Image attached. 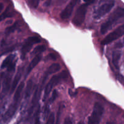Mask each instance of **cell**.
<instances>
[{"label": "cell", "instance_id": "7a4b0ae2", "mask_svg": "<svg viewBox=\"0 0 124 124\" xmlns=\"http://www.w3.org/2000/svg\"><path fill=\"white\" fill-rule=\"evenodd\" d=\"M115 6L114 0H101L98 6L94 10L93 17L94 19H99L111 11Z\"/></svg>", "mask_w": 124, "mask_h": 124}, {"label": "cell", "instance_id": "cb8c5ba5", "mask_svg": "<svg viewBox=\"0 0 124 124\" xmlns=\"http://www.w3.org/2000/svg\"><path fill=\"white\" fill-rule=\"evenodd\" d=\"M61 115V110L59 108V110H58V115H57V120H56V124H59V121H60Z\"/></svg>", "mask_w": 124, "mask_h": 124}, {"label": "cell", "instance_id": "d4e9b609", "mask_svg": "<svg viewBox=\"0 0 124 124\" xmlns=\"http://www.w3.org/2000/svg\"><path fill=\"white\" fill-rule=\"evenodd\" d=\"M73 124V122L71 120V119L69 118V117H67V118L65 119V121H64V124Z\"/></svg>", "mask_w": 124, "mask_h": 124}, {"label": "cell", "instance_id": "277c9868", "mask_svg": "<svg viewBox=\"0 0 124 124\" xmlns=\"http://www.w3.org/2000/svg\"><path fill=\"white\" fill-rule=\"evenodd\" d=\"M104 113V107L99 103L96 102L93 107L92 115L88 119V124H99Z\"/></svg>", "mask_w": 124, "mask_h": 124}, {"label": "cell", "instance_id": "52a82bcc", "mask_svg": "<svg viewBox=\"0 0 124 124\" xmlns=\"http://www.w3.org/2000/svg\"><path fill=\"white\" fill-rule=\"evenodd\" d=\"M41 42L39 38L37 36H30L27 38L24 41L21 48V54L22 56H25V54L30 52L31 47L36 44H38Z\"/></svg>", "mask_w": 124, "mask_h": 124}, {"label": "cell", "instance_id": "6da1fadb", "mask_svg": "<svg viewBox=\"0 0 124 124\" xmlns=\"http://www.w3.org/2000/svg\"><path fill=\"white\" fill-rule=\"evenodd\" d=\"M123 18H124V8L117 7L108 17L107 20L101 25V33L103 35L107 33L120 19Z\"/></svg>", "mask_w": 124, "mask_h": 124}, {"label": "cell", "instance_id": "ac0fdd59", "mask_svg": "<svg viewBox=\"0 0 124 124\" xmlns=\"http://www.w3.org/2000/svg\"><path fill=\"white\" fill-rule=\"evenodd\" d=\"M46 46H44V45L38 46L34 48L33 50L32 53L33 54H35V55H38V54H39L40 53L44 52V51L46 50Z\"/></svg>", "mask_w": 124, "mask_h": 124}, {"label": "cell", "instance_id": "7c38bea8", "mask_svg": "<svg viewBox=\"0 0 124 124\" xmlns=\"http://www.w3.org/2000/svg\"><path fill=\"white\" fill-rule=\"evenodd\" d=\"M41 59V56L40 54L36 55V56L31 60L29 65H28L27 69L26 70V76H27L29 73L31 71V70L39 63Z\"/></svg>", "mask_w": 124, "mask_h": 124}, {"label": "cell", "instance_id": "484cf974", "mask_svg": "<svg viewBox=\"0 0 124 124\" xmlns=\"http://www.w3.org/2000/svg\"><path fill=\"white\" fill-rule=\"evenodd\" d=\"M3 8H4V4L2 3H1V2H0V13L2 12Z\"/></svg>", "mask_w": 124, "mask_h": 124}, {"label": "cell", "instance_id": "4316f807", "mask_svg": "<svg viewBox=\"0 0 124 124\" xmlns=\"http://www.w3.org/2000/svg\"><path fill=\"white\" fill-rule=\"evenodd\" d=\"M84 1L85 3H87V4H89L90 3H91V2L93 1V0H84Z\"/></svg>", "mask_w": 124, "mask_h": 124}, {"label": "cell", "instance_id": "30bf717a", "mask_svg": "<svg viewBox=\"0 0 124 124\" xmlns=\"http://www.w3.org/2000/svg\"><path fill=\"white\" fill-rule=\"evenodd\" d=\"M15 56L14 54H10L8 55L2 62L1 64V69L7 68V70L9 72L13 71L15 68Z\"/></svg>", "mask_w": 124, "mask_h": 124}, {"label": "cell", "instance_id": "8992f818", "mask_svg": "<svg viewBox=\"0 0 124 124\" xmlns=\"http://www.w3.org/2000/svg\"><path fill=\"white\" fill-rule=\"evenodd\" d=\"M124 35V24L120 25L112 32L110 33L101 42L102 45H107Z\"/></svg>", "mask_w": 124, "mask_h": 124}, {"label": "cell", "instance_id": "8fae6325", "mask_svg": "<svg viewBox=\"0 0 124 124\" xmlns=\"http://www.w3.org/2000/svg\"><path fill=\"white\" fill-rule=\"evenodd\" d=\"M61 69V66L58 63H54V64H52L48 68L47 70H46V73L44 74V79L43 82H42V84H44L46 81V79L48 77V76H50V75H52L53 73H57L58 71H59V70Z\"/></svg>", "mask_w": 124, "mask_h": 124}, {"label": "cell", "instance_id": "5bb4252c", "mask_svg": "<svg viewBox=\"0 0 124 124\" xmlns=\"http://www.w3.org/2000/svg\"><path fill=\"white\" fill-rule=\"evenodd\" d=\"M11 83V76L10 75H7L5 76L4 79L2 82V93H6L9 90L10 87Z\"/></svg>", "mask_w": 124, "mask_h": 124}, {"label": "cell", "instance_id": "d6986e66", "mask_svg": "<svg viewBox=\"0 0 124 124\" xmlns=\"http://www.w3.org/2000/svg\"><path fill=\"white\" fill-rule=\"evenodd\" d=\"M18 23H15L13 25H12V26L8 27H7V29H6V30H5V33H6V35H9V34L13 32V31H14L15 30L18 28Z\"/></svg>", "mask_w": 124, "mask_h": 124}, {"label": "cell", "instance_id": "2e32d148", "mask_svg": "<svg viewBox=\"0 0 124 124\" xmlns=\"http://www.w3.org/2000/svg\"><path fill=\"white\" fill-rule=\"evenodd\" d=\"M121 52L119 51L114 52L113 53V63L116 68H118L119 62L120 59H121Z\"/></svg>", "mask_w": 124, "mask_h": 124}, {"label": "cell", "instance_id": "44dd1931", "mask_svg": "<svg viewBox=\"0 0 124 124\" xmlns=\"http://www.w3.org/2000/svg\"><path fill=\"white\" fill-rule=\"evenodd\" d=\"M41 0H28V4L32 8H36Z\"/></svg>", "mask_w": 124, "mask_h": 124}, {"label": "cell", "instance_id": "3957f363", "mask_svg": "<svg viewBox=\"0 0 124 124\" xmlns=\"http://www.w3.org/2000/svg\"><path fill=\"white\" fill-rule=\"evenodd\" d=\"M69 76V74L68 72L65 70L62 71V72L59 73V74L56 75H54V76L51 78L48 83L46 85V88H45L44 93V97H43V100L46 101V99L48 98V96H49L50 93L52 91L53 88L57 84L61 82L63 80L67 79Z\"/></svg>", "mask_w": 124, "mask_h": 124}, {"label": "cell", "instance_id": "5b68a950", "mask_svg": "<svg viewBox=\"0 0 124 124\" xmlns=\"http://www.w3.org/2000/svg\"><path fill=\"white\" fill-rule=\"evenodd\" d=\"M88 4L85 3L80 6L78 8L76 13L73 18V24L76 26H79L84 21L85 19L86 13L87 12V7Z\"/></svg>", "mask_w": 124, "mask_h": 124}, {"label": "cell", "instance_id": "f1b7e54d", "mask_svg": "<svg viewBox=\"0 0 124 124\" xmlns=\"http://www.w3.org/2000/svg\"><path fill=\"white\" fill-rule=\"evenodd\" d=\"M78 124H84V123L83 122H81H81H79V123Z\"/></svg>", "mask_w": 124, "mask_h": 124}, {"label": "cell", "instance_id": "ba28073f", "mask_svg": "<svg viewBox=\"0 0 124 124\" xmlns=\"http://www.w3.org/2000/svg\"><path fill=\"white\" fill-rule=\"evenodd\" d=\"M19 102H20V100L13 99V103L11 104L7 111L2 116V121L4 122H8L13 117L19 106Z\"/></svg>", "mask_w": 124, "mask_h": 124}, {"label": "cell", "instance_id": "f546056e", "mask_svg": "<svg viewBox=\"0 0 124 124\" xmlns=\"http://www.w3.org/2000/svg\"><path fill=\"white\" fill-rule=\"evenodd\" d=\"M0 87H1V79H0Z\"/></svg>", "mask_w": 124, "mask_h": 124}, {"label": "cell", "instance_id": "4fadbf2b", "mask_svg": "<svg viewBox=\"0 0 124 124\" xmlns=\"http://www.w3.org/2000/svg\"><path fill=\"white\" fill-rule=\"evenodd\" d=\"M40 95H41V90L39 89V88H36V90H35V93L33 94V98L32 99V101H31V107H30V113H31L32 112L33 110H34L35 107L37 105L38 103L39 100Z\"/></svg>", "mask_w": 124, "mask_h": 124}, {"label": "cell", "instance_id": "7402d4cb", "mask_svg": "<svg viewBox=\"0 0 124 124\" xmlns=\"http://www.w3.org/2000/svg\"><path fill=\"white\" fill-rule=\"evenodd\" d=\"M54 121H55V118H54V114L51 113L48 117L46 124H54Z\"/></svg>", "mask_w": 124, "mask_h": 124}, {"label": "cell", "instance_id": "ffe728a7", "mask_svg": "<svg viewBox=\"0 0 124 124\" xmlns=\"http://www.w3.org/2000/svg\"><path fill=\"white\" fill-rule=\"evenodd\" d=\"M11 16H12V13L9 12L8 8H7V9H6V10L4 11V12H3V13L0 15V22H1V21L4 20L5 18H7V17H10Z\"/></svg>", "mask_w": 124, "mask_h": 124}, {"label": "cell", "instance_id": "9a60e30c", "mask_svg": "<svg viewBox=\"0 0 124 124\" xmlns=\"http://www.w3.org/2000/svg\"><path fill=\"white\" fill-rule=\"evenodd\" d=\"M21 78V72L20 71H18V72L17 73L16 75H15L14 78V79H13V82L12 84V87H11V93H13L14 92V90H15L16 87H17L18 84V82L20 81Z\"/></svg>", "mask_w": 124, "mask_h": 124}, {"label": "cell", "instance_id": "603a6c76", "mask_svg": "<svg viewBox=\"0 0 124 124\" xmlns=\"http://www.w3.org/2000/svg\"><path fill=\"white\" fill-rule=\"evenodd\" d=\"M57 92L56 90H54L53 92V94H52V96H51V98L49 99V101H48V102L49 103H52L54 100L56 99V98H57Z\"/></svg>", "mask_w": 124, "mask_h": 124}, {"label": "cell", "instance_id": "9c48e42d", "mask_svg": "<svg viewBox=\"0 0 124 124\" xmlns=\"http://www.w3.org/2000/svg\"><path fill=\"white\" fill-rule=\"evenodd\" d=\"M78 0H71L69 2V4L66 6L64 10L61 13V18L62 19H68L70 16H71L72 12L73 11L74 8L76 6Z\"/></svg>", "mask_w": 124, "mask_h": 124}, {"label": "cell", "instance_id": "83f0119b", "mask_svg": "<svg viewBox=\"0 0 124 124\" xmlns=\"http://www.w3.org/2000/svg\"><path fill=\"white\" fill-rule=\"evenodd\" d=\"M121 46H124V38L123 39V40H122V42L121 43Z\"/></svg>", "mask_w": 124, "mask_h": 124}, {"label": "cell", "instance_id": "e0dca14e", "mask_svg": "<svg viewBox=\"0 0 124 124\" xmlns=\"http://www.w3.org/2000/svg\"><path fill=\"white\" fill-rule=\"evenodd\" d=\"M32 88H33V82L31 80H30V81L27 82L26 89H25V93H24V97H25V98H26V99L29 98L30 94H31V91H32Z\"/></svg>", "mask_w": 124, "mask_h": 124}]
</instances>
